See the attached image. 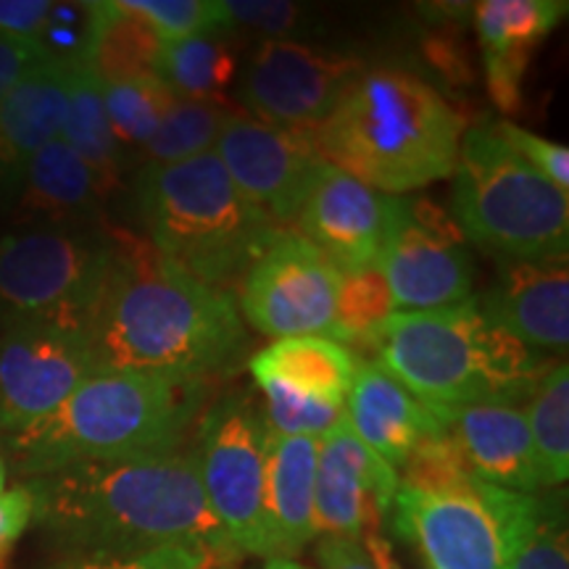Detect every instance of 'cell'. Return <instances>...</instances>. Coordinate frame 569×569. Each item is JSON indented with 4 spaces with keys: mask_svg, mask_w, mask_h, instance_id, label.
<instances>
[{
    "mask_svg": "<svg viewBox=\"0 0 569 569\" xmlns=\"http://www.w3.org/2000/svg\"><path fill=\"white\" fill-rule=\"evenodd\" d=\"M238 303L172 264L140 234L113 230V256L90 325L96 372L213 380L243 361Z\"/></svg>",
    "mask_w": 569,
    "mask_h": 569,
    "instance_id": "1",
    "label": "cell"
},
{
    "mask_svg": "<svg viewBox=\"0 0 569 569\" xmlns=\"http://www.w3.org/2000/svg\"><path fill=\"white\" fill-rule=\"evenodd\" d=\"M34 522L77 553L190 549L211 567L232 565L224 530L206 503L196 453L174 448L151 457L90 461L27 480Z\"/></svg>",
    "mask_w": 569,
    "mask_h": 569,
    "instance_id": "2",
    "label": "cell"
},
{
    "mask_svg": "<svg viewBox=\"0 0 569 569\" xmlns=\"http://www.w3.org/2000/svg\"><path fill=\"white\" fill-rule=\"evenodd\" d=\"M465 130V117L422 74L365 67L315 130V142L330 167L401 196L453 174Z\"/></svg>",
    "mask_w": 569,
    "mask_h": 569,
    "instance_id": "3",
    "label": "cell"
},
{
    "mask_svg": "<svg viewBox=\"0 0 569 569\" xmlns=\"http://www.w3.org/2000/svg\"><path fill=\"white\" fill-rule=\"evenodd\" d=\"M211 388L213 380L96 372L53 415L6 438L13 467L32 480L90 461L174 451Z\"/></svg>",
    "mask_w": 569,
    "mask_h": 569,
    "instance_id": "4",
    "label": "cell"
},
{
    "mask_svg": "<svg viewBox=\"0 0 569 569\" xmlns=\"http://www.w3.org/2000/svg\"><path fill=\"white\" fill-rule=\"evenodd\" d=\"M372 348L377 365L430 409L519 407L553 365L490 322L478 298L438 311H393Z\"/></svg>",
    "mask_w": 569,
    "mask_h": 569,
    "instance_id": "5",
    "label": "cell"
},
{
    "mask_svg": "<svg viewBox=\"0 0 569 569\" xmlns=\"http://www.w3.org/2000/svg\"><path fill=\"white\" fill-rule=\"evenodd\" d=\"M132 211L142 238L163 259L227 293L282 232L234 188L213 151L140 167Z\"/></svg>",
    "mask_w": 569,
    "mask_h": 569,
    "instance_id": "6",
    "label": "cell"
},
{
    "mask_svg": "<svg viewBox=\"0 0 569 569\" xmlns=\"http://www.w3.org/2000/svg\"><path fill=\"white\" fill-rule=\"evenodd\" d=\"M451 198L465 240L498 261L567 259L569 193L530 167L496 122L461 134Z\"/></svg>",
    "mask_w": 569,
    "mask_h": 569,
    "instance_id": "7",
    "label": "cell"
},
{
    "mask_svg": "<svg viewBox=\"0 0 569 569\" xmlns=\"http://www.w3.org/2000/svg\"><path fill=\"white\" fill-rule=\"evenodd\" d=\"M111 256L106 224H27L0 234V330L48 325L90 336Z\"/></svg>",
    "mask_w": 569,
    "mask_h": 569,
    "instance_id": "8",
    "label": "cell"
},
{
    "mask_svg": "<svg viewBox=\"0 0 569 569\" xmlns=\"http://www.w3.org/2000/svg\"><path fill=\"white\" fill-rule=\"evenodd\" d=\"M264 409L248 390H234L206 407L198 427L196 465L213 519L238 557L269 561Z\"/></svg>",
    "mask_w": 569,
    "mask_h": 569,
    "instance_id": "9",
    "label": "cell"
},
{
    "mask_svg": "<svg viewBox=\"0 0 569 569\" xmlns=\"http://www.w3.org/2000/svg\"><path fill=\"white\" fill-rule=\"evenodd\" d=\"M365 69L351 53L306 40H264L251 53L234 96L259 122L315 132Z\"/></svg>",
    "mask_w": 569,
    "mask_h": 569,
    "instance_id": "10",
    "label": "cell"
},
{
    "mask_svg": "<svg viewBox=\"0 0 569 569\" xmlns=\"http://www.w3.org/2000/svg\"><path fill=\"white\" fill-rule=\"evenodd\" d=\"M393 309L438 311L472 298L475 269L467 240L430 198H401L380 256Z\"/></svg>",
    "mask_w": 569,
    "mask_h": 569,
    "instance_id": "11",
    "label": "cell"
},
{
    "mask_svg": "<svg viewBox=\"0 0 569 569\" xmlns=\"http://www.w3.org/2000/svg\"><path fill=\"white\" fill-rule=\"evenodd\" d=\"M338 288V269L296 230H282L246 272L238 309L261 336H330Z\"/></svg>",
    "mask_w": 569,
    "mask_h": 569,
    "instance_id": "12",
    "label": "cell"
},
{
    "mask_svg": "<svg viewBox=\"0 0 569 569\" xmlns=\"http://www.w3.org/2000/svg\"><path fill=\"white\" fill-rule=\"evenodd\" d=\"M213 153L234 188L280 230L296 222L327 163L315 132L259 122L243 111L227 119Z\"/></svg>",
    "mask_w": 569,
    "mask_h": 569,
    "instance_id": "13",
    "label": "cell"
},
{
    "mask_svg": "<svg viewBox=\"0 0 569 569\" xmlns=\"http://www.w3.org/2000/svg\"><path fill=\"white\" fill-rule=\"evenodd\" d=\"M393 525L430 569H507L493 486L480 480L459 490L398 486Z\"/></svg>",
    "mask_w": 569,
    "mask_h": 569,
    "instance_id": "14",
    "label": "cell"
},
{
    "mask_svg": "<svg viewBox=\"0 0 569 569\" xmlns=\"http://www.w3.org/2000/svg\"><path fill=\"white\" fill-rule=\"evenodd\" d=\"M90 375L88 332L48 325L0 330V432L9 438L53 415Z\"/></svg>",
    "mask_w": 569,
    "mask_h": 569,
    "instance_id": "15",
    "label": "cell"
},
{
    "mask_svg": "<svg viewBox=\"0 0 569 569\" xmlns=\"http://www.w3.org/2000/svg\"><path fill=\"white\" fill-rule=\"evenodd\" d=\"M398 486V469L361 443L343 415L317 448V538L365 540L380 532L393 515Z\"/></svg>",
    "mask_w": 569,
    "mask_h": 569,
    "instance_id": "16",
    "label": "cell"
},
{
    "mask_svg": "<svg viewBox=\"0 0 569 569\" xmlns=\"http://www.w3.org/2000/svg\"><path fill=\"white\" fill-rule=\"evenodd\" d=\"M401 196L367 188L325 163L296 219V232L309 240L340 274L365 272L380 264Z\"/></svg>",
    "mask_w": 569,
    "mask_h": 569,
    "instance_id": "17",
    "label": "cell"
},
{
    "mask_svg": "<svg viewBox=\"0 0 569 569\" xmlns=\"http://www.w3.org/2000/svg\"><path fill=\"white\" fill-rule=\"evenodd\" d=\"M482 315L540 356L567 353L569 267L567 259L498 261V274L478 298Z\"/></svg>",
    "mask_w": 569,
    "mask_h": 569,
    "instance_id": "18",
    "label": "cell"
},
{
    "mask_svg": "<svg viewBox=\"0 0 569 569\" xmlns=\"http://www.w3.org/2000/svg\"><path fill=\"white\" fill-rule=\"evenodd\" d=\"M71 53L48 51L0 101V201H17L27 167L63 130Z\"/></svg>",
    "mask_w": 569,
    "mask_h": 569,
    "instance_id": "19",
    "label": "cell"
},
{
    "mask_svg": "<svg viewBox=\"0 0 569 569\" xmlns=\"http://www.w3.org/2000/svg\"><path fill=\"white\" fill-rule=\"evenodd\" d=\"M432 411L453 438L469 472L480 482L515 493L543 490L522 407L472 403Z\"/></svg>",
    "mask_w": 569,
    "mask_h": 569,
    "instance_id": "20",
    "label": "cell"
},
{
    "mask_svg": "<svg viewBox=\"0 0 569 569\" xmlns=\"http://www.w3.org/2000/svg\"><path fill=\"white\" fill-rule=\"evenodd\" d=\"M565 0H482L472 9L488 92L498 111L522 106V80L532 53L567 17Z\"/></svg>",
    "mask_w": 569,
    "mask_h": 569,
    "instance_id": "21",
    "label": "cell"
},
{
    "mask_svg": "<svg viewBox=\"0 0 569 569\" xmlns=\"http://www.w3.org/2000/svg\"><path fill=\"white\" fill-rule=\"evenodd\" d=\"M346 419L356 438L393 469L407 465L419 440L443 427L436 411L411 396L375 359H356V375L346 398Z\"/></svg>",
    "mask_w": 569,
    "mask_h": 569,
    "instance_id": "22",
    "label": "cell"
},
{
    "mask_svg": "<svg viewBox=\"0 0 569 569\" xmlns=\"http://www.w3.org/2000/svg\"><path fill=\"white\" fill-rule=\"evenodd\" d=\"M319 438L269 432L267 453V532L269 561H296L317 538L315 480Z\"/></svg>",
    "mask_w": 569,
    "mask_h": 569,
    "instance_id": "23",
    "label": "cell"
},
{
    "mask_svg": "<svg viewBox=\"0 0 569 569\" xmlns=\"http://www.w3.org/2000/svg\"><path fill=\"white\" fill-rule=\"evenodd\" d=\"M106 201L96 174L61 134L34 153L17 193L21 227L103 224Z\"/></svg>",
    "mask_w": 569,
    "mask_h": 569,
    "instance_id": "24",
    "label": "cell"
},
{
    "mask_svg": "<svg viewBox=\"0 0 569 569\" xmlns=\"http://www.w3.org/2000/svg\"><path fill=\"white\" fill-rule=\"evenodd\" d=\"M84 34L77 56L101 84L159 77L163 40L124 0L84 3Z\"/></svg>",
    "mask_w": 569,
    "mask_h": 569,
    "instance_id": "25",
    "label": "cell"
},
{
    "mask_svg": "<svg viewBox=\"0 0 569 569\" xmlns=\"http://www.w3.org/2000/svg\"><path fill=\"white\" fill-rule=\"evenodd\" d=\"M356 356L327 336L280 338L251 359L256 382H277L293 393L315 401L346 407L348 390L356 375Z\"/></svg>",
    "mask_w": 569,
    "mask_h": 569,
    "instance_id": "26",
    "label": "cell"
},
{
    "mask_svg": "<svg viewBox=\"0 0 569 569\" xmlns=\"http://www.w3.org/2000/svg\"><path fill=\"white\" fill-rule=\"evenodd\" d=\"M493 503L507 538V569H569L565 501L493 488Z\"/></svg>",
    "mask_w": 569,
    "mask_h": 569,
    "instance_id": "27",
    "label": "cell"
},
{
    "mask_svg": "<svg viewBox=\"0 0 569 569\" xmlns=\"http://www.w3.org/2000/svg\"><path fill=\"white\" fill-rule=\"evenodd\" d=\"M61 138L71 151L88 163L90 172L101 184L103 196L109 198L122 182L127 159L117 138H113L109 117H106L103 84L84 67V61L77 53H71L69 106Z\"/></svg>",
    "mask_w": 569,
    "mask_h": 569,
    "instance_id": "28",
    "label": "cell"
},
{
    "mask_svg": "<svg viewBox=\"0 0 569 569\" xmlns=\"http://www.w3.org/2000/svg\"><path fill=\"white\" fill-rule=\"evenodd\" d=\"M234 30L167 40L159 59V80L177 98L190 101H222V92L238 77V51L230 40Z\"/></svg>",
    "mask_w": 569,
    "mask_h": 569,
    "instance_id": "29",
    "label": "cell"
},
{
    "mask_svg": "<svg viewBox=\"0 0 569 569\" xmlns=\"http://www.w3.org/2000/svg\"><path fill=\"white\" fill-rule=\"evenodd\" d=\"M522 411L540 482L543 488H557L569 478V372L565 361H553Z\"/></svg>",
    "mask_w": 569,
    "mask_h": 569,
    "instance_id": "30",
    "label": "cell"
},
{
    "mask_svg": "<svg viewBox=\"0 0 569 569\" xmlns=\"http://www.w3.org/2000/svg\"><path fill=\"white\" fill-rule=\"evenodd\" d=\"M234 113L224 101H190L174 98L172 109L151 140L140 148V167H161V163H180L196 156L211 153L219 132Z\"/></svg>",
    "mask_w": 569,
    "mask_h": 569,
    "instance_id": "31",
    "label": "cell"
},
{
    "mask_svg": "<svg viewBox=\"0 0 569 569\" xmlns=\"http://www.w3.org/2000/svg\"><path fill=\"white\" fill-rule=\"evenodd\" d=\"M174 98V92L159 77L103 84L106 117H109L113 138L124 151L127 167H130V156L138 153L159 130Z\"/></svg>",
    "mask_w": 569,
    "mask_h": 569,
    "instance_id": "32",
    "label": "cell"
},
{
    "mask_svg": "<svg viewBox=\"0 0 569 569\" xmlns=\"http://www.w3.org/2000/svg\"><path fill=\"white\" fill-rule=\"evenodd\" d=\"M393 315V298L380 267L365 272L340 274L336 319H332L330 338L340 346H372L375 332Z\"/></svg>",
    "mask_w": 569,
    "mask_h": 569,
    "instance_id": "33",
    "label": "cell"
},
{
    "mask_svg": "<svg viewBox=\"0 0 569 569\" xmlns=\"http://www.w3.org/2000/svg\"><path fill=\"white\" fill-rule=\"evenodd\" d=\"M398 480L401 486L419 490H459L478 482L446 427L419 440L415 451L409 453L407 465L398 472Z\"/></svg>",
    "mask_w": 569,
    "mask_h": 569,
    "instance_id": "34",
    "label": "cell"
},
{
    "mask_svg": "<svg viewBox=\"0 0 569 569\" xmlns=\"http://www.w3.org/2000/svg\"><path fill=\"white\" fill-rule=\"evenodd\" d=\"M163 40H184L196 34L232 30L224 0H124Z\"/></svg>",
    "mask_w": 569,
    "mask_h": 569,
    "instance_id": "35",
    "label": "cell"
},
{
    "mask_svg": "<svg viewBox=\"0 0 569 569\" xmlns=\"http://www.w3.org/2000/svg\"><path fill=\"white\" fill-rule=\"evenodd\" d=\"M256 386L264 393L267 425L277 436L322 438L346 415V407L315 401V398L293 393L277 382H256Z\"/></svg>",
    "mask_w": 569,
    "mask_h": 569,
    "instance_id": "36",
    "label": "cell"
},
{
    "mask_svg": "<svg viewBox=\"0 0 569 569\" xmlns=\"http://www.w3.org/2000/svg\"><path fill=\"white\" fill-rule=\"evenodd\" d=\"M230 27H243L264 40H296L315 34L317 17L301 3L290 0H224Z\"/></svg>",
    "mask_w": 569,
    "mask_h": 569,
    "instance_id": "37",
    "label": "cell"
},
{
    "mask_svg": "<svg viewBox=\"0 0 569 569\" xmlns=\"http://www.w3.org/2000/svg\"><path fill=\"white\" fill-rule=\"evenodd\" d=\"M59 569H213L211 561L190 549L163 546L140 553H77Z\"/></svg>",
    "mask_w": 569,
    "mask_h": 569,
    "instance_id": "38",
    "label": "cell"
},
{
    "mask_svg": "<svg viewBox=\"0 0 569 569\" xmlns=\"http://www.w3.org/2000/svg\"><path fill=\"white\" fill-rule=\"evenodd\" d=\"M498 130H501L503 140L509 142L515 151L522 156L530 167H536L546 180L557 184L559 190L569 193V148L561 146V142L546 140L540 134L525 130V127H517L515 122H496Z\"/></svg>",
    "mask_w": 569,
    "mask_h": 569,
    "instance_id": "39",
    "label": "cell"
},
{
    "mask_svg": "<svg viewBox=\"0 0 569 569\" xmlns=\"http://www.w3.org/2000/svg\"><path fill=\"white\" fill-rule=\"evenodd\" d=\"M56 13L51 0H0V34L42 42Z\"/></svg>",
    "mask_w": 569,
    "mask_h": 569,
    "instance_id": "40",
    "label": "cell"
},
{
    "mask_svg": "<svg viewBox=\"0 0 569 569\" xmlns=\"http://www.w3.org/2000/svg\"><path fill=\"white\" fill-rule=\"evenodd\" d=\"M34 522V493L30 482L6 488L0 493V569L9 561L13 546Z\"/></svg>",
    "mask_w": 569,
    "mask_h": 569,
    "instance_id": "41",
    "label": "cell"
},
{
    "mask_svg": "<svg viewBox=\"0 0 569 569\" xmlns=\"http://www.w3.org/2000/svg\"><path fill=\"white\" fill-rule=\"evenodd\" d=\"M51 48L38 40H17L0 34V101L21 80L27 69L34 67Z\"/></svg>",
    "mask_w": 569,
    "mask_h": 569,
    "instance_id": "42",
    "label": "cell"
},
{
    "mask_svg": "<svg viewBox=\"0 0 569 569\" xmlns=\"http://www.w3.org/2000/svg\"><path fill=\"white\" fill-rule=\"evenodd\" d=\"M317 557L322 569H375L361 540L319 538Z\"/></svg>",
    "mask_w": 569,
    "mask_h": 569,
    "instance_id": "43",
    "label": "cell"
},
{
    "mask_svg": "<svg viewBox=\"0 0 569 569\" xmlns=\"http://www.w3.org/2000/svg\"><path fill=\"white\" fill-rule=\"evenodd\" d=\"M259 569H311V567H303L298 565V561H284V559H272V561H264Z\"/></svg>",
    "mask_w": 569,
    "mask_h": 569,
    "instance_id": "44",
    "label": "cell"
},
{
    "mask_svg": "<svg viewBox=\"0 0 569 569\" xmlns=\"http://www.w3.org/2000/svg\"><path fill=\"white\" fill-rule=\"evenodd\" d=\"M6 480H9V465H6L3 451H0V493L6 490Z\"/></svg>",
    "mask_w": 569,
    "mask_h": 569,
    "instance_id": "45",
    "label": "cell"
}]
</instances>
